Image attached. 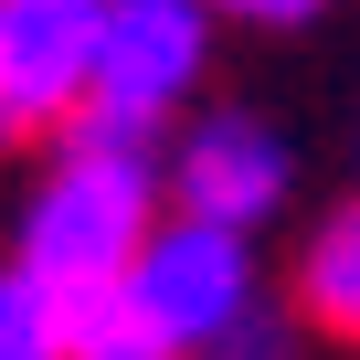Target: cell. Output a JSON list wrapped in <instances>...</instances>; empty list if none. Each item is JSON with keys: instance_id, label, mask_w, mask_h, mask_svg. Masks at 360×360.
I'll return each mask as SVG.
<instances>
[{"instance_id": "cell-3", "label": "cell", "mask_w": 360, "mask_h": 360, "mask_svg": "<svg viewBox=\"0 0 360 360\" xmlns=\"http://www.w3.org/2000/svg\"><path fill=\"white\" fill-rule=\"evenodd\" d=\"M159 169H169L180 212H202V223H233V233H265V223L286 212V180H297L286 138H276L265 117H244V106L202 117L191 138H180V148L159 159Z\"/></svg>"}, {"instance_id": "cell-6", "label": "cell", "mask_w": 360, "mask_h": 360, "mask_svg": "<svg viewBox=\"0 0 360 360\" xmlns=\"http://www.w3.org/2000/svg\"><path fill=\"white\" fill-rule=\"evenodd\" d=\"M53 339L64 360H159L127 276H53Z\"/></svg>"}, {"instance_id": "cell-9", "label": "cell", "mask_w": 360, "mask_h": 360, "mask_svg": "<svg viewBox=\"0 0 360 360\" xmlns=\"http://www.w3.org/2000/svg\"><path fill=\"white\" fill-rule=\"evenodd\" d=\"M233 22H265V32H297V22H318L328 0H223Z\"/></svg>"}, {"instance_id": "cell-1", "label": "cell", "mask_w": 360, "mask_h": 360, "mask_svg": "<svg viewBox=\"0 0 360 360\" xmlns=\"http://www.w3.org/2000/svg\"><path fill=\"white\" fill-rule=\"evenodd\" d=\"M148 202H159V148H85V138H64V169L22 212V265H43V276H117L138 255V233H148Z\"/></svg>"}, {"instance_id": "cell-2", "label": "cell", "mask_w": 360, "mask_h": 360, "mask_svg": "<svg viewBox=\"0 0 360 360\" xmlns=\"http://www.w3.org/2000/svg\"><path fill=\"white\" fill-rule=\"evenodd\" d=\"M117 276H127V297H138V318H148L159 349H223L255 318V233L202 223V212L148 223Z\"/></svg>"}, {"instance_id": "cell-5", "label": "cell", "mask_w": 360, "mask_h": 360, "mask_svg": "<svg viewBox=\"0 0 360 360\" xmlns=\"http://www.w3.org/2000/svg\"><path fill=\"white\" fill-rule=\"evenodd\" d=\"M96 11L106 0H0V106L11 127H64L96 85Z\"/></svg>"}, {"instance_id": "cell-7", "label": "cell", "mask_w": 360, "mask_h": 360, "mask_svg": "<svg viewBox=\"0 0 360 360\" xmlns=\"http://www.w3.org/2000/svg\"><path fill=\"white\" fill-rule=\"evenodd\" d=\"M297 307H307L328 339L360 349V202H339V212L307 233V255H297Z\"/></svg>"}, {"instance_id": "cell-10", "label": "cell", "mask_w": 360, "mask_h": 360, "mask_svg": "<svg viewBox=\"0 0 360 360\" xmlns=\"http://www.w3.org/2000/svg\"><path fill=\"white\" fill-rule=\"evenodd\" d=\"M0 138H11V106H0Z\"/></svg>"}, {"instance_id": "cell-8", "label": "cell", "mask_w": 360, "mask_h": 360, "mask_svg": "<svg viewBox=\"0 0 360 360\" xmlns=\"http://www.w3.org/2000/svg\"><path fill=\"white\" fill-rule=\"evenodd\" d=\"M0 360H64V339H53V276L43 265H0Z\"/></svg>"}, {"instance_id": "cell-4", "label": "cell", "mask_w": 360, "mask_h": 360, "mask_svg": "<svg viewBox=\"0 0 360 360\" xmlns=\"http://www.w3.org/2000/svg\"><path fill=\"white\" fill-rule=\"evenodd\" d=\"M202 53H212V0H106L96 11V85L85 96L169 117L202 85Z\"/></svg>"}]
</instances>
